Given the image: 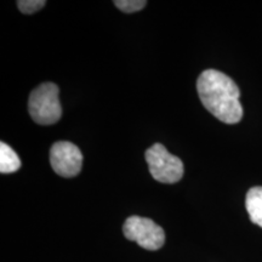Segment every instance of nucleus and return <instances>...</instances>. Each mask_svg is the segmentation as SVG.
Returning a JSON list of instances; mask_svg holds the SVG:
<instances>
[{
	"label": "nucleus",
	"mask_w": 262,
	"mask_h": 262,
	"mask_svg": "<svg viewBox=\"0 0 262 262\" xmlns=\"http://www.w3.org/2000/svg\"><path fill=\"white\" fill-rule=\"evenodd\" d=\"M196 90L203 106L226 124H237L243 118L239 102L241 91L232 78L216 70H206L196 80Z\"/></svg>",
	"instance_id": "f257e3e1"
},
{
	"label": "nucleus",
	"mask_w": 262,
	"mask_h": 262,
	"mask_svg": "<svg viewBox=\"0 0 262 262\" xmlns=\"http://www.w3.org/2000/svg\"><path fill=\"white\" fill-rule=\"evenodd\" d=\"M58 93V86L54 83H42L32 91L28 101V111L35 123L51 125L61 119L62 107Z\"/></svg>",
	"instance_id": "f03ea898"
},
{
	"label": "nucleus",
	"mask_w": 262,
	"mask_h": 262,
	"mask_svg": "<svg viewBox=\"0 0 262 262\" xmlns=\"http://www.w3.org/2000/svg\"><path fill=\"white\" fill-rule=\"evenodd\" d=\"M146 162L153 179L162 183H176L183 176V163L171 155L162 143H155L146 150Z\"/></svg>",
	"instance_id": "7ed1b4c3"
},
{
	"label": "nucleus",
	"mask_w": 262,
	"mask_h": 262,
	"mask_svg": "<svg viewBox=\"0 0 262 262\" xmlns=\"http://www.w3.org/2000/svg\"><path fill=\"white\" fill-rule=\"evenodd\" d=\"M123 232L126 239L136 242L146 250H158L165 243L164 229L155 221L141 216H130L124 222Z\"/></svg>",
	"instance_id": "20e7f679"
},
{
	"label": "nucleus",
	"mask_w": 262,
	"mask_h": 262,
	"mask_svg": "<svg viewBox=\"0 0 262 262\" xmlns=\"http://www.w3.org/2000/svg\"><path fill=\"white\" fill-rule=\"evenodd\" d=\"M50 163L54 171L62 178H74L80 172L83 155L74 143L58 141L50 150Z\"/></svg>",
	"instance_id": "39448f33"
},
{
	"label": "nucleus",
	"mask_w": 262,
	"mask_h": 262,
	"mask_svg": "<svg viewBox=\"0 0 262 262\" xmlns=\"http://www.w3.org/2000/svg\"><path fill=\"white\" fill-rule=\"evenodd\" d=\"M245 206L250 220L253 224L262 227V187L250 188L247 193V199H245Z\"/></svg>",
	"instance_id": "423d86ee"
},
{
	"label": "nucleus",
	"mask_w": 262,
	"mask_h": 262,
	"mask_svg": "<svg viewBox=\"0 0 262 262\" xmlns=\"http://www.w3.org/2000/svg\"><path fill=\"white\" fill-rule=\"evenodd\" d=\"M21 168V159L17 153L5 142L0 143V172L11 173Z\"/></svg>",
	"instance_id": "0eeeda50"
},
{
	"label": "nucleus",
	"mask_w": 262,
	"mask_h": 262,
	"mask_svg": "<svg viewBox=\"0 0 262 262\" xmlns=\"http://www.w3.org/2000/svg\"><path fill=\"white\" fill-rule=\"evenodd\" d=\"M113 4L126 14H133L142 10L147 5L146 0H116Z\"/></svg>",
	"instance_id": "6e6552de"
},
{
	"label": "nucleus",
	"mask_w": 262,
	"mask_h": 262,
	"mask_svg": "<svg viewBox=\"0 0 262 262\" xmlns=\"http://www.w3.org/2000/svg\"><path fill=\"white\" fill-rule=\"evenodd\" d=\"M16 4H17L19 11L31 15L44 8L47 2L45 0H18Z\"/></svg>",
	"instance_id": "1a4fd4ad"
}]
</instances>
